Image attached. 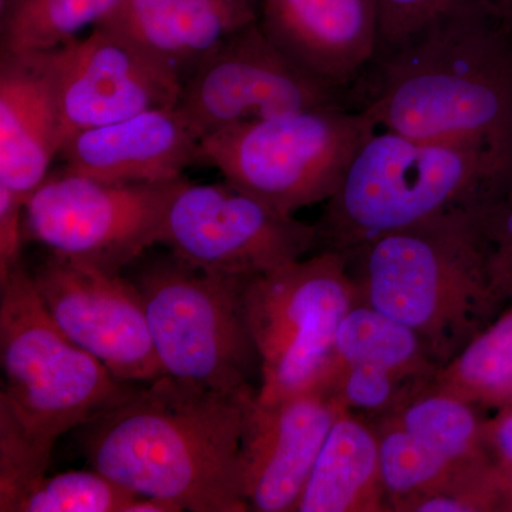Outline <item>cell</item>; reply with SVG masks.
I'll list each match as a JSON object with an SVG mask.
<instances>
[{"instance_id": "obj_10", "label": "cell", "mask_w": 512, "mask_h": 512, "mask_svg": "<svg viewBox=\"0 0 512 512\" xmlns=\"http://www.w3.org/2000/svg\"><path fill=\"white\" fill-rule=\"evenodd\" d=\"M158 245L208 274L251 279L319 251V229L221 184L184 178Z\"/></svg>"}, {"instance_id": "obj_13", "label": "cell", "mask_w": 512, "mask_h": 512, "mask_svg": "<svg viewBox=\"0 0 512 512\" xmlns=\"http://www.w3.org/2000/svg\"><path fill=\"white\" fill-rule=\"evenodd\" d=\"M50 52L62 144L80 131L170 109L180 99L183 83L177 74L103 26Z\"/></svg>"}, {"instance_id": "obj_33", "label": "cell", "mask_w": 512, "mask_h": 512, "mask_svg": "<svg viewBox=\"0 0 512 512\" xmlns=\"http://www.w3.org/2000/svg\"><path fill=\"white\" fill-rule=\"evenodd\" d=\"M183 508L164 498L137 495L133 503L128 505L127 512H181Z\"/></svg>"}, {"instance_id": "obj_31", "label": "cell", "mask_w": 512, "mask_h": 512, "mask_svg": "<svg viewBox=\"0 0 512 512\" xmlns=\"http://www.w3.org/2000/svg\"><path fill=\"white\" fill-rule=\"evenodd\" d=\"M23 210L25 204L5 185H0V281L22 262Z\"/></svg>"}, {"instance_id": "obj_36", "label": "cell", "mask_w": 512, "mask_h": 512, "mask_svg": "<svg viewBox=\"0 0 512 512\" xmlns=\"http://www.w3.org/2000/svg\"><path fill=\"white\" fill-rule=\"evenodd\" d=\"M511 390H512V389H511ZM508 394H510V393H508ZM505 399H507V397H505Z\"/></svg>"}, {"instance_id": "obj_24", "label": "cell", "mask_w": 512, "mask_h": 512, "mask_svg": "<svg viewBox=\"0 0 512 512\" xmlns=\"http://www.w3.org/2000/svg\"><path fill=\"white\" fill-rule=\"evenodd\" d=\"M372 421L379 434L380 476L390 511L402 512L410 501L439 487L471 460H450L393 421Z\"/></svg>"}, {"instance_id": "obj_3", "label": "cell", "mask_w": 512, "mask_h": 512, "mask_svg": "<svg viewBox=\"0 0 512 512\" xmlns=\"http://www.w3.org/2000/svg\"><path fill=\"white\" fill-rule=\"evenodd\" d=\"M348 256L360 302L413 329L440 366L505 309L473 205L370 239Z\"/></svg>"}, {"instance_id": "obj_16", "label": "cell", "mask_w": 512, "mask_h": 512, "mask_svg": "<svg viewBox=\"0 0 512 512\" xmlns=\"http://www.w3.org/2000/svg\"><path fill=\"white\" fill-rule=\"evenodd\" d=\"M259 25L289 59L339 90L379 50L376 0H262Z\"/></svg>"}, {"instance_id": "obj_19", "label": "cell", "mask_w": 512, "mask_h": 512, "mask_svg": "<svg viewBox=\"0 0 512 512\" xmlns=\"http://www.w3.org/2000/svg\"><path fill=\"white\" fill-rule=\"evenodd\" d=\"M372 420L342 409L320 448L295 512H389Z\"/></svg>"}, {"instance_id": "obj_22", "label": "cell", "mask_w": 512, "mask_h": 512, "mask_svg": "<svg viewBox=\"0 0 512 512\" xmlns=\"http://www.w3.org/2000/svg\"><path fill=\"white\" fill-rule=\"evenodd\" d=\"M484 414L474 404L427 383L379 419L393 421L450 460L463 461L488 453Z\"/></svg>"}, {"instance_id": "obj_11", "label": "cell", "mask_w": 512, "mask_h": 512, "mask_svg": "<svg viewBox=\"0 0 512 512\" xmlns=\"http://www.w3.org/2000/svg\"><path fill=\"white\" fill-rule=\"evenodd\" d=\"M340 90L302 69L258 22L239 30L183 82L177 109L201 138L295 111L340 106Z\"/></svg>"}, {"instance_id": "obj_27", "label": "cell", "mask_w": 512, "mask_h": 512, "mask_svg": "<svg viewBox=\"0 0 512 512\" xmlns=\"http://www.w3.org/2000/svg\"><path fill=\"white\" fill-rule=\"evenodd\" d=\"M491 282L505 308L512 303V165L473 204Z\"/></svg>"}, {"instance_id": "obj_26", "label": "cell", "mask_w": 512, "mask_h": 512, "mask_svg": "<svg viewBox=\"0 0 512 512\" xmlns=\"http://www.w3.org/2000/svg\"><path fill=\"white\" fill-rule=\"evenodd\" d=\"M402 512H504V467L490 453L471 458Z\"/></svg>"}, {"instance_id": "obj_29", "label": "cell", "mask_w": 512, "mask_h": 512, "mask_svg": "<svg viewBox=\"0 0 512 512\" xmlns=\"http://www.w3.org/2000/svg\"><path fill=\"white\" fill-rule=\"evenodd\" d=\"M52 451L0 407V511L13 512L20 498L46 476Z\"/></svg>"}, {"instance_id": "obj_7", "label": "cell", "mask_w": 512, "mask_h": 512, "mask_svg": "<svg viewBox=\"0 0 512 512\" xmlns=\"http://www.w3.org/2000/svg\"><path fill=\"white\" fill-rule=\"evenodd\" d=\"M379 124L369 110L316 107L202 138V164L284 214L326 202Z\"/></svg>"}, {"instance_id": "obj_17", "label": "cell", "mask_w": 512, "mask_h": 512, "mask_svg": "<svg viewBox=\"0 0 512 512\" xmlns=\"http://www.w3.org/2000/svg\"><path fill=\"white\" fill-rule=\"evenodd\" d=\"M60 147L52 52H0V185L26 204Z\"/></svg>"}, {"instance_id": "obj_34", "label": "cell", "mask_w": 512, "mask_h": 512, "mask_svg": "<svg viewBox=\"0 0 512 512\" xmlns=\"http://www.w3.org/2000/svg\"><path fill=\"white\" fill-rule=\"evenodd\" d=\"M476 3L491 19L512 32V0H476Z\"/></svg>"}, {"instance_id": "obj_5", "label": "cell", "mask_w": 512, "mask_h": 512, "mask_svg": "<svg viewBox=\"0 0 512 512\" xmlns=\"http://www.w3.org/2000/svg\"><path fill=\"white\" fill-rule=\"evenodd\" d=\"M0 362V407L50 450L136 387L111 375L56 325L22 262L0 281Z\"/></svg>"}, {"instance_id": "obj_25", "label": "cell", "mask_w": 512, "mask_h": 512, "mask_svg": "<svg viewBox=\"0 0 512 512\" xmlns=\"http://www.w3.org/2000/svg\"><path fill=\"white\" fill-rule=\"evenodd\" d=\"M138 494L99 470H72L43 477L13 512H127Z\"/></svg>"}, {"instance_id": "obj_18", "label": "cell", "mask_w": 512, "mask_h": 512, "mask_svg": "<svg viewBox=\"0 0 512 512\" xmlns=\"http://www.w3.org/2000/svg\"><path fill=\"white\" fill-rule=\"evenodd\" d=\"M258 20L252 0H121L97 25L123 37L183 83L228 37Z\"/></svg>"}, {"instance_id": "obj_8", "label": "cell", "mask_w": 512, "mask_h": 512, "mask_svg": "<svg viewBox=\"0 0 512 512\" xmlns=\"http://www.w3.org/2000/svg\"><path fill=\"white\" fill-rule=\"evenodd\" d=\"M244 302L261 357L256 399L271 403L322 387L340 322L360 298L349 256L319 249L248 279Z\"/></svg>"}, {"instance_id": "obj_1", "label": "cell", "mask_w": 512, "mask_h": 512, "mask_svg": "<svg viewBox=\"0 0 512 512\" xmlns=\"http://www.w3.org/2000/svg\"><path fill=\"white\" fill-rule=\"evenodd\" d=\"M258 390L222 393L164 375L82 426L94 470L191 512L249 511L241 471L245 410Z\"/></svg>"}, {"instance_id": "obj_12", "label": "cell", "mask_w": 512, "mask_h": 512, "mask_svg": "<svg viewBox=\"0 0 512 512\" xmlns=\"http://www.w3.org/2000/svg\"><path fill=\"white\" fill-rule=\"evenodd\" d=\"M56 325L121 382L164 376L136 284L120 274L50 255L32 275Z\"/></svg>"}, {"instance_id": "obj_21", "label": "cell", "mask_w": 512, "mask_h": 512, "mask_svg": "<svg viewBox=\"0 0 512 512\" xmlns=\"http://www.w3.org/2000/svg\"><path fill=\"white\" fill-rule=\"evenodd\" d=\"M483 412H495L512 389V303L429 382Z\"/></svg>"}, {"instance_id": "obj_20", "label": "cell", "mask_w": 512, "mask_h": 512, "mask_svg": "<svg viewBox=\"0 0 512 512\" xmlns=\"http://www.w3.org/2000/svg\"><path fill=\"white\" fill-rule=\"evenodd\" d=\"M357 363L384 367L414 383L430 382L441 367L413 329L363 302L356 303L340 322L320 389H326L342 367Z\"/></svg>"}, {"instance_id": "obj_32", "label": "cell", "mask_w": 512, "mask_h": 512, "mask_svg": "<svg viewBox=\"0 0 512 512\" xmlns=\"http://www.w3.org/2000/svg\"><path fill=\"white\" fill-rule=\"evenodd\" d=\"M485 447L501 466H512V413L497 412L485 424Z\"/></svg>"}, {"instance_id": "obj_28", "label": "cell", "mask_w": 512, "mask_h": 512, "mask_svg": "<svg viewBox=\"0 0 512 512\" xmlns=\"http://www.w3.org/2000/svg\"><path fill=\"white\" fill-rule=\"evenodd\" d=\"M427 383L410 382L384 367L357 363L342 367L325 390L332 393L343 409L375 420L393 412L407 396Z\"/></svg>"}, {"instance_id": "obj_35", "label": "cell", "mask_w": 512, "mask_h": 512, "mask_svg": "<svg viewBox=\"0 0 512 512\" xmlns=\"http://www.w3.org/2000/svg\"><path fill=\"white\" fill-rule=\"evenodd\" d=\"M504 512H512V466L504 467Z\"/></svg>"}, {"instance_id": "obj_15", "label": "cell", "mask_w": 512, "mask_h": 512, "mask_svg": "<svg viewBox=\"0 0 512 512\" xmlns=\"http://www.w3.org/2000/svg\"><path fill=\"white\" fill-rule=\"evenodd\" d=\"M202 138L177 107L143 111L64 140V170L104 183H165L202 164Z\"/></svg>"}, {"instance_id": "obj_30", "label": "cell", "mask_w": 512, "mask_h": 512, "mask_svg": "<svg viewBox=\"0 0 512 512\" xmlns=\"http://www.w3.org/2000/svg\"><path fill=\"white\" fill-rule=\"evenodd\" d=\"M376 6L379 56L409 42L434 23L478 5L476 0H376Z\"/></svg>"}, {"instance_id": "obj_6", "label": "cell", "mask_w": 512, "mask_h": 512, "mask_svg": "<svg viewBox=\"0 0 512 512\" xmlns=\"http://www.w3.org/2000/svg\"><path fill=\"white\" fill-rule=\"evenodd\" d=\"M247 281L208 274L171 252L137 272L133 282L165 375L222 393L259 389L261 357L245 312Z\"/></svg>"}, {"instance_id": "obj_9", "label": "cell", "mask_w": 512, "mask_h": 512, "mask_svg": "<svg viewBox=\"0 0 512 512\" xmlns=\"http://www.w3.org/2000/svg\"><path fill=\"white\" fill-rule=\"evenodd\" d=\"M185 177L165 183H104L47 175L23 210V238L52 255L120 274L158 245L165 214Z\"/></svg>"}, {"instance_id": "obj_2", "label": "cell", "mask_w": 512, "mask_h": 512, "mask_svg": "<svg viewBox=\"0 0 512 512\" xmlns=\"http://www.w3.org/2000/svg\"><path fill=\"white\" fill-rule=\"evenodd\" d=\"M512 32L471 6L376 57L379 127L512 158Z\"/></svg>"}, {"instance_id": "obj_14", "label": "cell", "mask_w": 512, "mask_h": 512, "mask_svg": "<svg viewBox=\"0 0 512 512\" xmlns=\"http://www.w3.org/2000/svg\"><path fill=\"white\" fill-rule=\"evenodd\" d=\"M325 389L245 410L241 471L249 511L295 512L320 448L340 410Z\"/></svg>"}, {"instance_id": "obj_4", "label": "cell", "mask_w": 512, "mask_h": 512, "mask_svg": "<svg viewBox=\"0 0 512 512\" xmlns=\"http://www.w3.org/2000/svg\"><path fill=\"white\" fill-rule=\"evenodd\" d=\"M512 158L384 130L363 141L319 222V249L348 255L370 239L470 207Z\"/></svg>"}, {"instance_id": "obj_23", "label": "cell", "mask_w": 512, "mask_h": 512, "mask_svg": "<svg viewBox=\"0 0 512 512\" xmlns=\"http://www.w3.org/2000/svg\"><path fill=\"white\" fill-rule=\"evenodd\" d=\"M121 0H0V52H46L109 16Z\"/></svg>"}]
</instances>
